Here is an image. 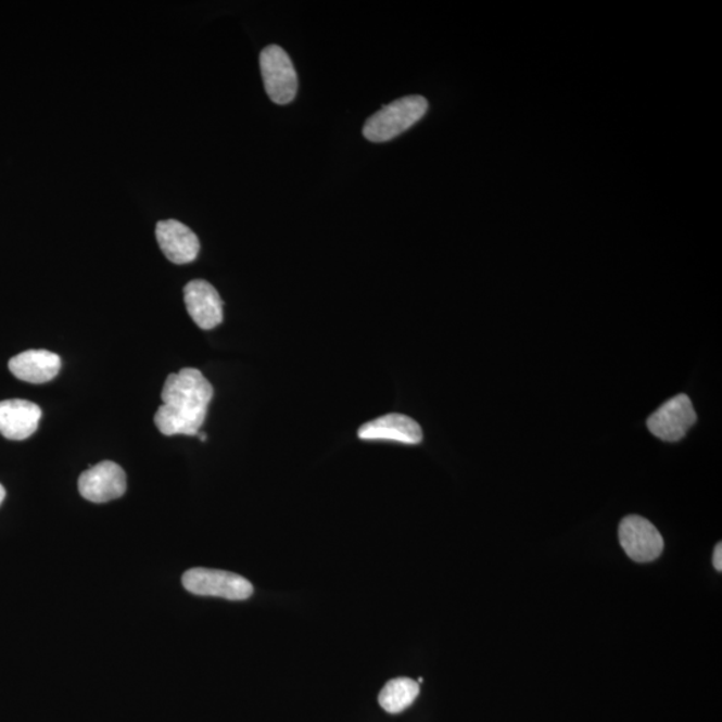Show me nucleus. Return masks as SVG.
I'll return each instance as SVG.
<instances>
[{
  "label": "nucleus",
  "mask_w": 722,
  "mask_h": 722,
  "mask_svg": "<svg viewBox=\"0 0 722 722\" xmlns=\"http://www.w3.org/2000/svg\"><path fill=\"white\" fill-rule=\"evenodd\" d=\"M215 390L195 368H183L165 380L163 406L154 415V423L165 436L199 435L206 419Z\"/></svg>",
  "instance_id": "f257e3e1"
},
{
  "label": "nucleus",
  "mask_w": 722,
  "mask_h": 722,
  "mask_svg": "<svg viewBox=\"0 0 722 722\" xmlns=\"http://www.w3.org/2000/svg\"><path fill=\"white\" fill-rule=\"evenodd\" d=\"M429 110V102L421 96L403 97L380 109L364 125L363 135L371 142L394 140L402 132L419 123Z\"/></svg>",
  "instance_id": "f03ea898"
},
{
  "label": "nucleus",
  "mask_w": 722,
  "mask_h": 722,
  "mask_svg": "<svg viewBox=\"0 0 722 722\" xmlns=\"http://www.w3.org/2000/svg\"><path fill=\"white\" fill-rule=\"evenodd\" d=\"M182 585L194 596L229 600H245L254 592L252 583L244 577L205 568L188 570L182 577Z\"/></svg>",
  "instance_id": "7ed1b4c3"
},
{
  "label": "nucleus",
  "mask_w": 722,
  "mask_h": 722,
  "mask_svg": "<svg viewBox=\"0 0 722 722\" xmlns=\"http://www.w3.org/2000/svg\"><path fill=\"white\" fill-rule=\"evenodd\" d=\"M265 91L277 105H288L297 94V74L291 58L280 46L271 45L259 55Z\"/></svg>",
  "instance_id": "20e7f679"
},
{
  "label": "nucleus",
  "mask_w": 722,
  "mask_h": 722,
  "mask_svg": "<svg viewBox=\"0 0 722 722\" xmlns=\"http://www.w3.org/2000/svg\"><path fill=\"white\" fill-rule=\"evenodd\" d=\"M126 473L123 467L114 461L105 460L80 473L78 481L79 494L92 504L121 498L126 493Z\"/></svg>",
  "instance_id": "39448f33"
},
{
  "label": "nucleus",
  "mask_w": 722,
  "mask_h": 722,
  "mask_svg": "<svg viewBox=\"0 0 722 722\" xmlns=\"http://www.w3.org/2000/svg\"><path fill=\"white\" fill-rule=\"evenodd\" d=\"M697 415L689 396L680 394L663 403L648 419V429L666 442H679L696 423Z\"/></svg>",
  "instance_id": "423d86ee"
},
{
  "label": "nucleus",
  "mask_w": 722,
  "mask_h": 722,
  "mask_svg": "<svg viewBox=\"0 0 722 722\" xmlns=\"http://www.w3.org/2000/svg\"><path fill=\"white\" fill-rule=\"evenodd\" d=\"M620 542L628 557L635 562H651L661 556L663 540L648 519L629 516L620 524Z\"/></svg>",
  "instance_id": "0eeeda50"
},
{
  "label": "nucleus",
  "mask_w": 722,
  "mask_h": 722,
  "mask_svg": "<svg viewBox=\"0 0 722 722\" xmlns=\"http://www.w3.org/2000/svg\"><path fill=\"white\" fill-rule=\"evenodd\" d=\"M185 305L195 325L204 331L216 328L224 320L223 300L216 288L205 280L190 281L183 289Z\"/></svg>",
  "instance_id": "6e6552de"
},
{
  "label": "nucleus",
  "mask_w": 722,
  "mask_h": 722,
  "mask_svg": "<svg viewBox=\"0 0 722 722\" xmlns=\"http://www.w3.org/2000/svg\"><path fill=\"white\" fill-rule=\"evenodd\" d=\"M161 251L173 264L193 263L200 253V240L192 229L177 219L160 221L155 228Z\"/></svg>",
  "instance_id": "1a4fd4ad"
},
{
  "label": "nucleus",
  "mask_w": 722,
  "mask_h": 722,
  "mask_svg": "<svg viewBox=\"0 0 722 722\" xmlns=\"http://www.w3.org/2000/svg\"><path fill=\"white\" fill-rule=\"evenodd\" d=\"M357 433L363 441H392L404 444H419L423 441V431L418 421L402 414H389L368 421Z\"/></svg>",
  "instance_id": "9d476101"
},
{
  "label": "nucleus",
  "mask_w": 722,
  "mask_h": 722,
  "mask_svg": "<svg viewBox=\"0 0 722 722\" xmlns=\"http://www.w3.org/2000/svg\"><path fill=\"white\" fill-rule=\"evenodd\" d=\"M42 409L36 403L13 398L0 402V433L10 441H25L38 430Z\"/></svg>",
  "instance_id": "9b49d317"
},
{
  "label": "nucleus",
  "mask_w": 722,
  "mask_h": 722,
  "mask_svg": "<svg viewBox=\"0 0 722 722\" xmlns=\"http://www.w3.org/2000/svg\"><path fill=\"white\" fill-rule=\"evenodd\" d=\"M61 357L54 352L30 350L16 355L9 363L11 373L31 384H43L56 378L61 371Z\"/></svg>",
  "instance_id": "f8f14e48"
},
{
  "label": "nucleus",
  "mask_w": 722,
  "mask_h": 722,
  "mask_svg": "<svg viewBox=\"0 0 722 722\" xmlns=\"http://www.w3.org/2000/svg\"><path fill=\"white\" fill-rule=\"evenodd\" d=\"M420 692L419 684L411 679L389 681L379 695L380 707L385 712L396 714L411 707Z\"/></svg>",
  "instance_id": "ddd939ff"
},
{
  "label": "nucleus",
  "mask_w": 722,
  "mask_h": 722,
  "mask_svg": "<svg viewBox=\"0 0 722 722\" xmlns=\"http://www.w3.org/2000/svg\"><path fill=\"white\" fill-rule=\"evenodd\" d=\"M713 565H714L715 570L722 571V545H721V543H719V545L715 546V548H714Z\"/></svg>",
  "instance_id": "4468645a"
},
{
  "label": "nucleus",
  "mask_w": 722,
  "mask_h": 722,
  "mask_svg": "<svg viewBox=\"0 0 722 722\" xmlns=\"http://www.w3.org/2000/svg\"><path fill=\"white\" fill-rule=\"evenodd\" d=\"M4 498H5V490L2 486V484H0V506H2Z\"/></svg>",
  "instance_id": "2eb2a0df"
},
{
  "label": "nucleus",
  "mask_w": 722,
  "mask_h": 722,
  "mask_svg": "<svg viewBox=\"0 0 722 722\" xmlns=\"http://www.w3.org/2000/svg\"><path fill=\"white\" fill-rule=\"evenodd\" d=\"M199 435H200V439H201L202 442H206L205 433H199Z\"/></svg>",
  "instance_id": "dca6fc26"
}]
</instances>
